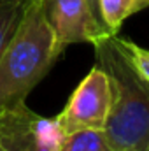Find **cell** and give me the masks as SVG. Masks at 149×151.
I'll return each mask as SVG.
<instances>
[{
  "label": "cell",
  "instance_id": "obj_4",
  "mask_svg": "<svg viewBox=\"0 0 149 151\" xmlns=\"http://www.w3.org/2000/svg\"><path fill=\"white\" fill-rule=\"evenodd\" d=\"M63 139L54 118L34 113L27 104L0 109V146L4 151H58Z\"/></svg>",
  "mask_w": 149,
  "mask_h": 151
},
{
  "label": "cell",
  "instance_id": "obj_2",
  "mask_svg": "<svg viewBox=\"0 0 149 151\" xmlns=\"http://www.w3.org/2000/svg\"><path fill=\"white\" fill-rule=\"evenodd\" d=\"M62 53L46 21L42 0H32L0 56V109L25 104Z\"/></svg>",
  "mask_w": 149,
  "mask_h": 151
},
{
  "label": "cell",
  "instance_id": "obj_1",
  "mask_svg": "<svg viewBox=\"0 0 149 151\" xmlns=\"http://www.w3.org/2000/svg\"><path fill=\"white\" fill-rule=\"evenodd\" d=\"M93 47L111 84V109L104 127L109 146L112 151H144L149 142V83L119 47L116 35Z\"/></svg>",
  "mask_w": 149,
  "mask_h": 151
},
{
  "label": "cell",
  "instance_id": "obj_12",
  "mask_svg": "<svg viewBox=\"0 0 149 151\" xmlns=\"http://www.w3.org/2000/svg\"><path fill=\"white\" fill-rule=\"evenodd\" d=\"M144 151H149V142H148V146H146V148H144Z\"/></svg>",
  "mask_w": 149,
  "mask_h": 151
},
{
  "label": "cell",
  "instance_id": "obj_8",
  "mask_svg": "<svg viewBox=\"0 0 149 151\" xmlns=\"http://www.w3.org/2000/svg\"><path fill=\"white\" fill-rule=\"evenodd\" d=\"M23 14V7L11 5V4H0V56L12 37L19 19Z\"/></svg>",
  "mask_w": 149,
  "mask_h": 151
},
{
  "label": "cell",
  "instance_id": "obj_11",
  "mask_svg": "<svg viewBox=\"0 0 149 151\" xmlns=\"http://www.w3.org/2000/svg\"><path fill=\"white\" fill-rule=\"evenodd\" d=\"M32 0H0V4H11V5H18V7H27Z\"/></svg>",
  "mask_w": 149,
  "mask_h": 151
},
{
  "label": "cell",
  "instance_id": "obj_9",
  "mask_svg": "<svg viewBox=\"0 0 149 151\" xmlns=\"http://www.w3.org/2000/svg\"><path fill=\"white\" fill-rule=\"evenodd\" d=\"M116 40H117L119 47L125 51V55L130 58V62L133 63L137 72L149 83V49L135 44L130 39H121L116 35Z\"/></svg>",
  "mask_w": 149,
  "mask_h": 151
},
{
  "label": "cell",
  "instance_id": "obj_7",
  "mask_svg": "<svg viewBox=\"0 0 149 151\" xmlns=\"http://www.w3.org/2000/svg\"><path fill=\"white\" fill-rule=\"evenodd\" d=\"M58 151H112L104 128H84L67 134Z\"/></svg>",
  "mask_w": 149,
  "mask_h": 151
},
{
  "label": "cell",
  "instance_id": "obj_6",
  "mask_svg": "<svg viewBox=\"0 0 149 151\" xmlns=\"http://www.w3.org/2000/svg\"><path fill=\"white\" fill-rule=\"evenodd\" d=\"M100 9L104 23L111 34L117 35L119 28L130 16L149 9V0H100Z\"/></svg>",
  "mask_w": 149,
  "mask_h": 151
},
{
  "label": "cell",
  "instance_id": "obj_5",
  "mask_svg": "<svg viewBox=\"0 0 149 151\" xmlns=\"http://www.w3.org/2000/svg\"><path fill=\"white\" fill-rule=\"evenodd\" d=\"M42 9L60 49L79 42L95 46L112 35L95 19L84 0H42Z\"/></svg>",
  "mask_w": 149,
  "mask_h": 151
},
{
  "label": "cell",
  "instance_id": "obj_13",
  "mask_svg": "<svg viewBox=\"0 0 149 151\" xmlns=\"http://www.w3.org/2000/svg\"><path fill=\"white\" fill-rule=\"evenodd\" d=\"M0 151H4V148H2V146H0Z\"/></svg>",
  "mask_w": 149,
  "mask_h": 151
},
{
  "label": "cell",
  "instance_id": "obj_10",
  "mask_svg": "<svg viewBox=\"0 0 149 151\" xmlns=\"http://www.w3.org/2000/svg\"><path fill=\"white\" fill-rule=\"evenodd\" d=\"M84 2H86V5L90 7V11L93 12V16H95V19H97V21H98V23H100V25H102V27H104V28H105V30H107L109 34H111V30L107 28V25L104 23V18H102V9H100V0H84ZM112 35H114V34H112Z\"/></svg>",
  "mask_w": 149,
  "mask_h": 151
},
{
  "label": "cell",
  "instance_id": "obj_3",
  "mask_svg": "<svg viewBox=\"0 0 149 151\" xmlns=\"http://www.w3.org/2000/svg\"><path fill=\"white\" fill-rule=\"evenodd\" d=\"M111 109V84L105 70L95 63L54 116L63 135L84 128H104Z\"/></svg>",
  "mask_w": 149,
  "mask_h": 151
}]
</instances>
